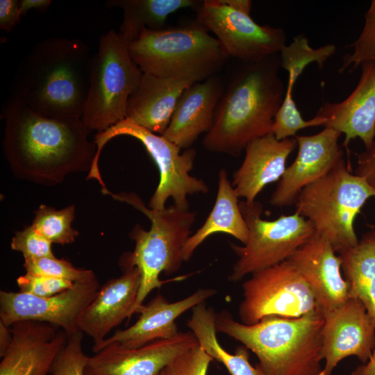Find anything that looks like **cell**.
Masks as SVG:
<instances>
[{"instance_id": "cell-42", "label": "cell", "mask_w": 375, "mask_h": 375, "mask_svg": "<svg viewBox=\"0 0 375 375\" xmlns=\"http://www.w3.org/2000/svg\"><path fill=\"white\" fill-rule=\"evenodd\" d=\"M351 375H375V348L369 360L358 366Z\"/></svg>"}, {"instance_id": "cell-23", "label": "cell", "mask_w": 375, "mask_h": 375, "mask_svg": "<svg viewBox=\"0 0 375 375\" xmlns=\"http://www.w3.org/2000/svg\"><path fill=\"white\" fill-rule=\"evenodd\" d=\"M221 94V82L212 76L189 86L181 95L162 135L181 149H190L211 128Z\"/></svg>"}, {"instance_id": "cell-21", "label": "cell", "mask_w": 375, "mask_h": 375, "mask_svg": "<svg viewBox=\"0 0 375 375\" xmlns=\"http://www.w3.org/2000/svg\"><path fill=\"white\" fill-rule=\"evenodd\" d=\"M358 83L352 92L340 102H326L316 115L325 120L324 127L344 135L342 145L359 138L365 149L375 140V63L362 65Z\"/></svg>"}, {"instance_id": "cell-28", "label": "cell", "mask_w": 375, "mask_h": 375, "mask_svg": "<svg viewBox=\"0 0 375 375\" xmlns=\"http://www.w3.org/2000/svg\"><path fill=\"white\" fill-rule=\"evenodd\" d=\"M203 1L195 0H110L108 8L117 7L123 11L119 33L128 42L138 38L143 28H165L167 17L181 9H197Z\"/></svg>"}, {"instance_id": "cell-6", "label": "cell", "mask_w": 375, "mask_h": 375, "mask_svg": "<svg viewBox=\"0 0 375 375\" xmlns=\"http://www.w3.org/2000/svg\"><path fill=\"white\" fill-rule=\"evenodd\" d=\"M197 21L160 30L143 28L128 50L143 74L203 81L220 69L229 57L216 38Z\"/></svg>"}, {"instance_id": "cell-17", "label": "cell", "mask_w": 375, "mask_h": 375, "mask_svg": "<svg viewBox=\"0 0 375 375\" xmlns=\"http://www.w3.org/2000/svg\"><path fill=\"white\" fill-rule=\"evenodd\" d=\"M287 260L305 280L323 314L338 308L349 299L341 259L323 237L314 233Z\"/></svg>"}, {"instance_id": "cell-36", "label": "cell", "mask_w": 375, "mask_h": 375, "mask_svg": "<svg viewBox=\"0 0 375 375\" xmlns=\"http://www.w3.org/2000/svg\"><path fill=\"white\" fill-rule=\"evenodd\" d=\"M51 244L31 225L15 233L10 247L21 252L24 258L54 257Z\"/></svg>"}, {"instance_id": "cell-26", "label": "cell", "mask_w": 375, "mask_h": 375, "mask_svg": "<svg viewBox=\"0 0 375 375\" xmlns=\"http://www.w3.org/2000/svg\"><path fill=\"white\" fill-rule=\"evenodd\" d=\"M338 255L349 285V298L364 305L375 326V226H370L356 245Z\"/></svg>"}, {"instance_id": "cell-7", "label": "cell", "mask_w": 375, "mask_h": 375, "mask_svg": "<svg viewBox=\"0 0 375 375\" xmlns=\"http://www.w3.org/2000/svg\"><path fill=\"white\" fill-rule=\"evenodd\" d=\"M375 188L351 173L343 159L330 172L300 192L296 210L310 222L315 233L326 239L337 253L357 244L354 222Z\"/></svg>"}, {"instance_id": "cell-4", "label": "cell", "mask_w": 375, "mask_h": 375, "mask_svg": "<svg viewBox=\"0 0 375 375\" xmlns=\"http://www.w3.org/2000/svg\"><path fill=\"white\" fill-rule=\"evenodd\" d=\"M324 322L318 308L297 318L269 316L251 325L237 322L227 310L215 314L217 332L251 351L266 375H319Z\"/></svg>"}, {"instance_id": "cell-18", "label": "cell", "mask_w": 375, "mask_h": 375, "mask_svg": "<svg viewBox=\"0 0 375 375\" xmlns=\"http://www.w3.org/2000/svg\"><path fill=\"white\" fill-rule=\"evenodd\" d=\"M12 341L0 363V375H48L68 336L47 323L20 321L10 326Z\"/></svg>"}, {"instance_id": "cell-33", "label": "cell", "mask_w": 375, "mask_h": 375, "mask_svg": "<svg viewBox=\"0 0 375 375\" xmlns=\"http://www.w3.org/2000/svg\"><path fill=\"white\" fill-rule=\"evenodd\" d=\"M351 47L352 51L344 57L340 72L365 63H375V0L371 1L365 14L362 31Z\"/></svg>"}, {"instance_id": "cell-39", "label": "cell", "mask_w": 375, "mask_h": 375, "mask_svg": "<svg viewBox=\"0 0 375 375\" xmlns=\"http://www.w3.org/2000/svg\"><path fill=\"white\" fill-rule=\"evenodd\" d=\"M21 15L17 0L0 1V28L10 31L20 19Z\"/></svg>"}, {"instance_id": "cell-38", "label": "cell", "mask_w": 375, "mask_h": 375, "mask_svg": "<svg viewBox=\"0 0 375 375\" xmlns=\"http://www.w3.org/2000/svg\"><path fill=\"white\" fill-rule=\"evenodd\" d=\"M355 174L365 177L375 188V140L367 149L357 154Z\"/></svg>"}, {"instance_id": "cell-3", "label": "cell", "mask_w": 375, "mask_h": 375, "mask_svg": "<svg viewBox=\"0 0 375 375\" xmlns=\"http://www.w3.org/2000/svg\"><path fill=\"white\" fill-rule=\"evenodd\" d=\"M279 53L245 63L217 106L203 140L212 152L238 156L253 140L272 133L286 88L279 76Z\"/></svg>"}, {"instance_id": "cell-5", "label": "cell", "mask_w": 375, "mask_h": 375, "mask_svg": "<svg viewBox=\"0 0 375 375\" xmlns=\"http://www.w3.org/2000/svg\"><path fill=\"white\" fill-rule=\"evenodd\" d=\"M102 193L131 205L151 223L149 231L140 224L133 226L129 235L135 241L134 250L122 255L119 260L120 265L136 267L140 272V287L133 310L135 314L149 293L167 282L160 279V274L169 275L180 269L184 262L183 249L190 236L196 213L174 205L162 210L149 208L134 192L112 193L104 188Z\"/></svg>"}, {"instance_id": "cell-27", "label": "cell", "mask_w": 375, "mask_h": 375, "mask_svg": "<svg viewBox=\"0 0 375 375\" xmlns=\"http://www.w3.org/2000/svg\"><path fill=\"white\" fill-rule=\"evenodd\" d=\"M187 325L199 345L213 360L224 365L231 375H266L258 367L250 363L249 349L244 346L238 347L233 354L222 347L217 338L215 313L204 302L192 308Z\"/></svg>"}, {"instance_id": "cell-30", "label": "cell", "mask_w": 375, "mask_h": 375, "mask_svg": "<svg viewBox=\"0 0 375 375\" xmlns=\"http://www.w3.org/2000/svg\"><path fill=\"white\" fill-rule=\"evenodd\" d=\"M75 217V206L56 210L41 204L35 211L33 227L51 243L61 245L73 243L79 232L72 227Z\"/></svg>"}, {"instance_id": "cell-19", "label": "cell", "mask_w": 375, "mask_h": 375, "mask_svg": "<svg viewBox=\"0 0 375 375\" xmlns=\"http://www.w3.org/2000/svg\"><path fill=\"white\" fill-rule=\"evenodd\" d=\"M120 266L124 269L123 274L100 287L78 320L79 331L93 340V352L112 328L133 315L140 287V272L134 266Z\"/></svg>"}, {"instance_id": "cell-13", "label": "cell", "mask_w": 375, "mask_h": 375, "mask_svg": "<svg viewBox=\"0 0 375 375\" xmlns=\"http://www.w3.org/2000/svg\"><path fill=\"white\" fill-rule=\"evenodd\" d=\"M99 288L96 278L74 283L70 288L47 297L1 290L0 321L9 327L20 321L47 323L69 338L80 331L79 318Z\"/></svg>"}, {"instance_id": "cell-1", "label": "cell", "mask_w": 375, "mask_h": 375, "mask_svg": "<svg viewBox=\"0 0 375 375\" xmlns=\"http://www.w3.org/2000/svg\"><path fill=\"white\" fill-rule=\"evenodd\" d=\"M2 115L3 153L15 178L53 186L70 174L90 172L97 145L81 119L42 116L14 94Z\"/></svg>"}, {"instance_id": "cell-43", "label": "cell", "mask_w": 375, "mask_h": 375, "mask_svg": "<svg viewBox=\"0 0 375 375\" xmlns=\"http://www.w3.org/2000/svg\"><path fill=\"white\" fill-rule=\"evenodd\" d=\"M158 375H167L166 371H165V369H164L163 370H162L160 372V373L158 374Z\"/></svg>"}, {"instance_id": "cell-10", "label": "cell", "mask_w": 375, "mask_h": 375, "mask_svg": "<svg viewBox=\"0 0 375 375\" xmlns=\"http://www.w3.org/2000/svg\"><path fill=\"white\" fill-rule=\"evenodd\" d=\"M128 135L138 139L154 160L160 174L159 183L151 197L149 208L162 210L169 199L181 210H189L188 197L199 193H207L208 187L201 178L190 175L193 169L196 151L190 148L181 153V149L162 135L124 119L94 137L99 162L105 144L112 138Z\"/></svg>"}, {"instance_id": "cell-11", "label": "cell", "mask_w": 375, "mask_h": 375, "mask_svg": "<svg viewBox=\"0 0 375 375\" xmlns=\"http://www.w3.org/2000/svg\"><path fill=\"white\" fill-rule=\"evenodd\" d=\"M251 275L242 285L238 312L242 324H254L269 316L300 317L318 308L308 284L288 260Z\"/></svg>"}, {"instance_id": "cell-8", "label": "cell", "mask_w": 375, "mask_h": 375, "mask_svg": "<svg viewBox=\"0 0 375 375\" xmlns=\"http://www.w3.org/2000/svg\"><path fill=\"white\" fill-rule=\"evenodd\" d=\"M128 44L119 32L110 30L101 36L98 49L92 56L81 119L97 133L126 119L129 97L142 76L130 56Z\"/></svg>"}, {"instance_id": "cell-32", "label": "cell", "mask_w": 375, "mask_h": 375, "mask_svg": "<svg viewBox=\"0 0 375 375\" xmlns=\"http://www.w3.org/2000/svg\"><path fill=\"white\" fill-rule=\"evenodd\" d=\"M26 273L67 280L73 283L96 278L92 270L75 267L65 259L54 257L24 258Z\"/></svg>"}, {"instance_id": "cell-31", "label": "cell", "mask_w": 375, "mask_h": 375, "mask_svg": "<svg viewBox=\"0 0 375 375\" xmlns=\"http://www.w3.org/2000/svg\"><path fill=\"white\" fill-rule=\"evenodd\" d=\"M292 90L286 87L283 101L274 117L272 133L278 140L294 138L303 128L325 124V120L317 115L309 120L302 117L292 97Z\"/></svg>"}, {"instance_id": "cell-12", "label": "cell", "mask_w": 375, "mask_h": 375, "mask_svg": "<svg viewBox=\"0 0 375 375\" xmlns=\"http://www.w3.org/2000/svg\"><path fill=\"white\" fill-rule=\"evenodd\" d=\"M196 10V21L216 35L228 56L244 63L277 55L286 44L283 28L256 23L229 0H205Z\"/></svg>"}, {"instance_id": "cell-9", "label": "cell", "mask_w": 375, "mask_h": 375, "mask_svg": "<svg viewBox=\"0 0 375 375\" xmlns=\"http://www.w3.org/2000/svg\"><path fill=\"white\" fill-rule=\"evenodd\" d=\"M240 207L249 237L242 246L232 244L238 256L228 276L232 282L287 260L315 233L312 223L296 212L267 220L258 201H240Z\"/></svg>"}, {"instance_id": "cell-41", "label": "cell", "mask_w": 375, "mask_h": 375, "mask_svg": "<svg viewBox=\"0 0 375 375\" xmlns=\"http://www.w3.org/2000/svg\"><path fill=\"white\" fill-rule=\"evenodd\" d=\"M12 341L10 326L0 321V357L2 358L9 348Z\"/></svg>"}, {"instance_id": "cell-24", "label": "cell", "mask_w": 375, "mask_h": 375, "mask_svg": "<svg viewBox=\"0 0 375 375\" xmlns=\"http://www.w3.org/2000/svg\"><path fill=\"white\" fill-rule=\"evenodd\" d=\"M192 80L143 74L129 97L126 119L162 135L169 124L177 102Z\"/></svg>"}, {"instance_id": "cell-25", "label": "cell", "mask_w": 375, "mask_h": 375, "mask_svg": "<svg viewBox=\"0 0 375 375\" xmlns=\"http://www.w3.org/2000/svg\"><path fill=\"white\" fill-rule=\"evenodd\" d=\"M238 199L228 178L226 170H219L215 204L204 223L185 242L183 249L184 261H188L198 247L215 233L228 234L243 244L247 242L249 230L242 214Z\"/></svg>"}, {"instance_id": "cell-40", "label": "cell", "mask_w": 375, "mask_h": 375, "mask_svg": "<svg viewBox=\"0 0 375 375\" xmlns=\"http://www.w3.org/2000/svg\"><path fill=\"white\" fill-rule=\"evenodd\" d=\"M51 3V0H20L19 1L20 15H24L28 10L32 9L40 12L46 11Z\"/></svg>"}, {"instance_id": "cell-14", "label": "cell", "mask_w": 375, "mask_h": 375, "mask_svg": "<svg viewBox=\"0 0 375 375\" xmlns=\"http://www.w3.org/2000/svg\"><path fill=\"white\" fill-rule=\"evenodd\" d=\"M324 317L321 355L324 365L319 375H332L338 364L349 356L366 363L375 348V326L364 305L349 298Z\"/></svg>"}, {"instance_id": "cell-16", "label": "cell", "mask_w": 375, "mask_h": 375, "mask_svg": "<svg viewBox=\"0 0 375 375\" xmlns=\"http://www.w3.org/2000/svg\"><path fill=\"white\" fill-rule=\"evenodd\" d=\"M198 344L192 331L179 332L138 349L111 343L89 356L85 375H158L179 355Z\"/></svg>"}, {"instance_id": "cell-2", "label": "cell", "mask_w": 375, "mask_h": 375, "mask_svg": "<svg viewBox=\"0 0 375 375\" xmlns=\"http://www.w3.org/2000/svg\"><path fill=\"white\" fill-rule=\"evenodd\" d=\"M92 56L78 39L50 38L37 43L21 62L12 94L33 111L53 119H81Z\"/></svg>"}, {"instance_id": "cell-35", "label": "cell", "mask_w": 375, "mask_h": 375, "mask_svg": "<svg viewBox=\"0 0 375 375\" xmlns=\"http://www.w3.org/2000/svg\"><path fill=\"white\" fill-rule=\"evenodd\" d=\"M212 360L198 344L179 355L165 369L167 375H206Z\"/></svg>"}, {"instance_id": "cell-15", "label": "cell", "mask_w": 375, "mask_h": 375, "mask_svg": "<svg viewBox=\"0 0 375 375\" xmlns=\"http://www.w3.org/2000/svg\"><path fill=\"white\" fill-rule=\"evenodd\" d=\"M342 135L328 127L310 135H296L298 151L271 195L269 202L276 207L295 203L303 188L324 176L343 158L339 144Z\"/></svg>"}, {"instance_id": "cell-37", "label": "cell", "mask_w": 375, "mask_h": 375, "mask_svg": "<svg viewBox=\"0 0 375 375\" xmlns=\"http://www.w3.org/2000/svg\"><path fill=\"white\" fill-rule=\"evenodd\" d=\"M19 292L39 297H47L65 291L74 285L67 280L26 273L17 277Z\"/></svg>"}, {"instance_id": "cell-22", "label": "cell", "mask_w": 375, "mask_h": 375, "mask_svg": "<svg viewBox=\"0 0 375 375\" xmlns=\"http://www.w3.org/2000/svg\"><path fill=\"white\" fill-rule=\"evenodd\" d=\"M297 147L295 138L278 140L272 133L250 142L241 165L233 174L232 185L238 197L247 203L256 201L267 185L281 178L286 160Z\"/></svg>"}, {"instance_id": "cell-20", "label": "cell", "mask_w": 375, "mask_h": 375, "mask_svg": "<svg viewBox=\"0 0 375 375\" xmlns=\"http://www.w3.org/2000/svg\"><path fill=\"white\" fill-rule=\"evenodd\" d=\"M215 293V289L201 288L173 303L169 302L162 294H157L138 309L137 313L140 316L134 324L106 338L94 353L111 343H117L126 349H138L158 340L174 337L179 333L175 320Z\"/></svg>"}, {"instance_id": "cell-34", "label": "cell", "mask_w": 375, "mask_h": 375, "mask_svg": "<svg viewBox=\"0 0 375 375\" xmlns=\"http://www.w3.org/2000/svg\"><path fill=\"white\" fill-rule=\"evenodd\" d=\"M83 333L78 331L68 338L65 346L51 366V375H85L89 356L83 351Z\"/></svg>"}, {"instance_id": "cell-29", "label": "cell", "mask_w": 375, "mask_h": 375, "mask_svg": "<svg viewBox=\"0 0 375 375\" xmlns=\"http://www.w3.org/2000/svg\"><path fill=\"white\" fill-rule=\"evenodd\" d=\"M335 51L334 44H326L315 49L310 46L305 35L299 34L294 37L279 53L281 67L288 74L287 87L294 89L297 78L308 65L316 62L319 68H322Z\"/></svg>"}]
</instances>
